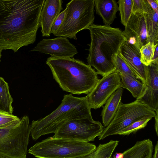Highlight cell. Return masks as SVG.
<instances>
[{
	"instance_id": "cell-5",
	"label": "cell",
	"mask_w": 158,
	"mask_h": 158,
	"mask_svg": "<svg viewBox=\"0 0 158 158\" xmlns=\"http://www.w3.org/2000/svg\"><path fill=\"white\" fill-rule=\"evenodd\" d=\"M96 148L88 142L52 136L36 143L28 153L37 158H75L89 154Z\"/></svg>"
},
{
	"instance_id": "cell-4",
	"label": "cell",
	"mask_w": 158,
	"mask_h": 158,
	"mask_svg": "<svg viewBox=\"0 0 158 158\" xmlns=\"http://www.w3.org/2000/svg\"><path fill=\"white\" fill-rule=\"evenodd\" d=\"M91 109L86 96L77 97L71 94L64 95L56 109L44 117L32 121L30 132L32 138L36 140L42 135L54 133L62 124L68 120L92 118Z\"/></svg>"
},
{
	"instance_id": "cell-11",
	"label": "cell",
	"mask_w": 158,
	"mask_h": 158,
	"mask_svg": "<svg viewBox=\"0 0 158 158\" xmlns=\"http://www.w3.org/2000/svg\"><path fill=\"white\" fill-rule=\"evenodd\" d=\"M30 51H37L60 58H73L78 53L76 47L67 38L62 37L43 39Z\"/></svg>"
},
{
	"instance_id": "cell-24",
	"label": "cell",
	"mask_w": 158,
	"mask_h": 158,
	"mask_svg": "<svg viewBox=\"0 0 158 158\" xmlns=\"http://www.w3.org/2000/svg\"><path fill=\"white\" fill-rule=\"evenodd\" d=\"M158 43L155 45L153 43L149 42L140 48L139 52L141 62L146 66L152 63L156 47Z\"/></svg>"
},
{
	"instance_id": "cell-6",
	"label": "cell",
	"mask_w": 158,
	"mask_h": 158,
	"mask_svg": "<svg viewBox=\"0 0 158 158\" xmlns=\"http://www.w3.org/2000/svg\"><path fill=\"white\" fill-rule=\"evenodd\" d=\"M94 0H72L66 5L64 20L54 36L77 40L80 31L94 24Z\"/></svg>"
},
{
	"instance_id": "cell-29",
	"label": "cell",
	"mask_w": 158,
	"mask_h": 158,
	"mask_svg": "<svg viewBox=\"0 0 158 158\" xmlns=\"http://www.w3.org/2000/svg\"><path fill=\"white\" fill-rule=\"evenodd\" d=\"M66 12L65 9L60 12L53 23L51 29V33L55 35L58 29L64 19Z\"/></svg>"
},
{
	"instance_id": "cell-35",
	"label": "cell",
	"mask_w": 158,
	"mask_h": 158,
	"mask_svg": "<svg viewBox=\"0 0 158 158\" xmlns=\"http://www.w3.org/2000/svg\"><path fill=\"white\" fill-rule=\"evenodd\" d=\"M0 158H6L3 156H2L1 155H0Z\"/></svg>"
},
{
	"instance_id": "cell-26",
	"label": "cell",
	"mask_w": 158,
	"mask_h": 158,
	"mask_svg": "<svg viewBox=\"0 0 158 158\" xmlns=\"http://www.w3.org/2000/svg\"><path fill=\"white\" fill-rule=\"evenodd\" d=\"M112 59L116 69L119 72L123 73L133 78L137 79L119 52L113 56Z\"/></svg>"
},
{
	"instance_id": "cell-33",
	"label": "cell",
	"mask_w": 158,
	"mask_h": 158,
	"mask_svg": "<svg viewBox=\"0 0 158 158\" xmlns=\"http://www.w3.org/2000/svg\"><path fill=\"white\" fill-rule=\"evenodd\" d=\"M153 158H158V141H157L155 147L154 153Z\"/></svg>"
},
{
	"instance_id": "cell-3",
	"label": "cell",
	"mask_w": 158,
	"mask_h": 158,
	"mask_svg": "<svg viewBox=\"0 0 158 158\" xmlns=\"http://www.w3.org/2000/svg\"><path fill=\"white\" fill-rule=\"evenodd\" d=\"M46 63L61 89L72 94H88L99 80L96 71L92 67L74 58L51 56Z\"/></svg>"
},
{
	"instance_id": "cell-13",
	"label": "cell",
	"mask_w": 158,
	"mask_h": 158,
	"mask_svg": "<svg viewBox=\"0 0 158 158\" xmlns=\"http://www.w3.org/2000/svg\"><path fill=\"white\" fill-rule=\"evenodd\" d=\"M146 89L144 94L138 100L149 109L156 112L158 110V64L152 63L146 66Z\"/></svg>"
},
{
	"instance_id": "cell-14",
	"label": "cell",
	"mask_w": 158,
	"mask_h": 158,
	"mask_svg": "<svg viewBox=\"0 0 158 158\" xmlns=\"http://www.w3.org/2000/svg\"><path fill=\"white\" fill-rule=\"evenodd\" d=\"M119 53L125 61L137 79L147 84L146 66L141 62L139 52L127 41L122 45Z\"/></svg>"
},
{
	"instance_id": "cell-9",
	"label": "cell",
	"mask_w": 158,
	"mask_h": 158,
	"mask_svg": "<svg viewBox=\"0 0 158 158\" xmlns=\"http://www.w3.org/2000/svg\"><path fill=\"white\" fill-rule=\"evenodd\" d=\"M104 128L101 122L92 118L72 119L62 124L53 137L89 142L101 135Z\"/></svg>"
},
{
	"instance_id": "cell-23",
	"label": "cell",
	"mask_w": 158,
	"mask_h": 158,
	"mask_svg": "<svg viewBox=\"0 0 158 158\" xmlns=\"http://www.w3.org/2000/svg\"><path fill=\"white\" fill-rule=\"evenodd\" d=\"M117 2L118 4L121 22L125 27L132 14V0H119Z\"/></svg>"
},
{
	"instance_id": "cell-8",
	"label": "cell",
	"mask_w": 158,
	"mask_h": 158,
	"mask_svg": "<svg viewBox=\"0 0 158 158\" xmlns=\"http://www.w3.org/2000/svg\"><path fill=\"white\" fill-rule=\"evenodd\" d=\"M156 114L155 111L149 109L138 99L127 104L121 102L113 119L104 128L98 136L99 139L102 140L109 136L117 135L134 122L148 115L154 118Z\"/></svg>"
},
{
	"instance_id": "cell-15",
	"label": "cell",
	"mask_w": 158,
	"mask_h": 158,
	"mask_svg": "<svg viewBox=\"0 0 158 158\" xmlns=\"http://www.w3.org/2000/svg\"><path fill=\"white\" fill-rule=\"evenodd\" d=\"M62 0H45L41 10L40 25L43 37H49L52 25L62 10Z\"/></svg>"
},
{
	"instance_id": "cell-18",
	"label": "cell",
	"mask_w": 158,
	"mask_h": 158,
	"mask_svg": "<svg viewBox=\"0 0 158 158\" xmlns=\"http://www.w3.org/2000/svg\"><path fill=\"white\" fill-rule=\"evenodd\" d=\"M153 148L149 139L138 141L122 153V158H152Z\"/></svg>"
},
{
	"instance_id": "cell-21",
	"label": "cell",
	"mask_w": 158,
	"mask_h": 158,
	"mask_svg": "<svg viewBox=\"0 0 158 158\" xmlns=\"http://www.w3.org/2000/svg\"><path fill=\"white\" fill-rule=\"evenodd\" d=\"M13 101L8 83L0 76V112L12 114Z\"/></svg>"
},
{
	"instance_id": "cell-1",
	"label": "cell",
	"mask_w": 158,
	"mask_h": 158,
	"mask_svg": "<svg viewBox=\"0 0 158 158\" xmlns=\"http://www.w3.org/2000/svg\"><path fill=\"white\" fill-rule=\"evenodd\" d=\"M45 0H0V49L14 52L33 44Z\"/></svg>"
},
{
	"instance_id": "cell-28",
	"label": "cell",
	"mask_w": 158,
	"mask_h": 158,
	"mask_svg": "<svg viewBox=\"0 0 158 158\" xmlns=\"http://www.w3.org/2000/svg\"><path fill=\"white\" fill-rule=\"evenodd\" d=\"M132 14H146L149 4L147 0H132Z\"/></svg>"
},
{
	"instance_id": "cell-20",
	"label": "cell",
	"mask_w": 158,
	"mask_h": 158,
	"mask_svg": "<svg viewBox=\"0 0 158 158\" xmlns=\"http://www.w3.org/2000/svg\"><path fill=\"white\" fill-rule=\"evenodd\" d=\"M147 31V43H158V14L149 4L148 12L144 14Z\"/></svg>"
},
{
	"instance_id": "cell-22",
	"label": "cell",
	"mask_w": 158,
	"mask_h": 158,
	"mask_svg": "<svg viewBox=\"0 0 158 158\" xmlns=\"http://www.w3.org/2000/svg\"><path fill=\"white\" fill-rule=\"evenodd\" d=\"M119 141L110 140L109 142L100 144L90 153L75 158H111Z\"/></svg>"
},
{
	"instance_id": "cell-34",
	"label": "cell",
	"mask_w": 158,
	"mask_h": 158,
	"mask_svg": "<svg viewBox=\"0 0 158 158\" xmlns=\"http://www.w3.org/2000/svg\"><path fill=\"white\" fill-rule=\"evenodd\" d=\"M2 50L0 49V61H1V58L2 56L1 53H2Z\"/></svg>"
},
{
	"instance_id": "cell-2",
	"label": "cell",
	"mask_w": 158,
	"mask_h": 158,
	"mask_svg": "<svg viewBox=\"0 0 158 158\" xmlns=\"http://www.w3.org/2000/svg\"><path fill=\"white\" fill-rule=\"evenodd\" d=\"M89 31L91 42L88 45L89 54L86 58L88 65L97 74L104 77L116 69L112 56L119 53L126 40L123 31L110 26L94 24L87 28Z\"/></svg>"
},
{
	"instance_id": "cell-32",
	"label": "cell",
	"mask_w": 158,
	"mask_h": 158,
	"mask_svg": "<svg viewBox=\"0 0 158 158\" xmlns=\"http://www.w3.org/2000/svg\"><path fill=\"white\" fill-rule=\"evenodd\" d=\"M158 110H156L155 112L156 113V116L155 117V128L156 132L157 135L158 136Z\"/></svg>"
},
{
	"instance_id": "cell-7",
	"label": "cell",
	"mask_w": 158,
	"mask_h": 158,
	"mask_svg": "<svg viewBox=\"0 0 158 158\" xmlns=\"http://www.w3.org/2000/svg\"><path fill=\"white\" fill-rule=\"evenodd\" d=\"M31 132L27 115L17 125L0 129V155L6 158H26Z\"/></svg>"
},
{
	"instance_id": "cell-10",
	"label": "cell",
	"mask_w": 158,
	"mask_h": 158,
	"mask_svg": "<svg viewBox=\"0 0 158 158\" xmlns=\"http://www.w3.org/2000/svg\"><path fill=\"white\" fill-rule=\"evenodd\" d=\"M121 85L120 76L116 69L99 79L93 89L86 96L91 108L97 109L102 106Z\"/></svg>"
},
{
	"instance_id": "cell-19",
	"label": "cell",
	"mask_w": 158,
	"mask_h": 158,
	"mask_svg": "<svg viewBox=\"0 0 158 158\" xmlns=\"http://www.w3.org/2000/svg\"><path fill=\"white\" fill-rule=\"evenodd\" d=\"M121 80V87L127 89L133 97L138 99L144 94L146 89L145 84L122 73L119 72Z\"/></svg>"
},
{
	"instance_id": "cell-31",
	"label": "cell",
	"mask_w": 158,
	"mask_h": 158,
	"mask_svg": "<svg viewBox=\"0 0 158 158\" xmlns=\"http://www.w3.org/2000/svg\"><path fill=\"white\" fill-rule=\"evenodd\" d=\"M152 63L158 64V44L155 49Z\"/></svg>"
},
{
	"instance_id": "cell-36",
	"label": "cell",
	"mask_w": 158,
	"mask_h": 158,
	"mask_svg": "<svg viewBox=\"0 0 158 158\" xmlns=\"http://www.w3.org/2000/svg\"></svg>"
},
{
	"instance_id": "cell-12",
	"label": "cell",
	"mask_w": 158,
	"mask_h": 158,
	"mask_svg": "<svg viewBox=\"0 0 158 158\" xmlns=\"http://www.w3.org/2000/svg\"><path fill=\"white\" fill-rule=\"evenodd\" d=\"M123 34L127 41L139 51L147 43V31L144 14H132Z\"/></svg>"
},
{
	"instance_id": "cell-27",
	"label": "cell",
	"mask_w": 158,
	"mask_h": 158,
	"mask_svg": "<svg viewBox=\"0 0 158 158\" xmlns=\"http://www.w3.org/2000/svg\"><path fill=\"white\" fill-rule=\"evenodd\" d=\"M20 121V119L12 114L0 112V129L17 126Z\"/></svg>"
},
{
	"instance_id": "cell-16",
	"label": "cell",
	"mask_w": 158,
	"mask_h": 158,
	"mask_svg": "<svg viewBox=\"0 0 158 158\" xmlns=\"http://www.w3.org/2000/svg\"><path fill=\"white\" fill-rule=\"evenodd\" d=\"M94 7L96 13L102 19L104 25L108 26L113 23L118 11L115 0H94Z\"/></svg>"
},
{
	"instance_id": "cell-30",
	"label": "cell",
	"mask_w": 158,
	"mask_h": 158,
	"mask_svg": "<svg viewBox=\"0 0 158 158\" xmlns=\"http://www.w3.org/2000/svg\"><path fill=\"white\" fill-rule=\"evenodd\" d=\"M151 8L158 14V0H147Z\"/></svg>"
},
{
	"instance_id": "cell-17",
	"label": "cell",
	"mask_w": 158,
	"mask_h": 158,
	"mask_svg": "<svg viewBox=\"0 0 158 158\" xmlns=\"http://www.w3.org/2000/svg\"><path fill=\"white\" fill-rule=\"evenodd\" d=\"M123 88L120 87L110 96L103 107L101 113L102 121L106 127L113 119L121 102Z\"/></svg>"
},
{
	"instance_id": "cell-25",
	"label": "cell",
	"mask_w": 158,
	"mask_h": 158,
	"mask_svg": "<svg viewBox=\"0 0 158 158\" xmlns=\"http://www.w3.org/2000/svg\"><path fill=\"white\" fill-rule=\"evenodd\" d=\"M153 118H154L153 116L148 115L136 120L124 128L118 133L117 135H128L135 132L138 130L144 128L147 126L148 123Z\"/></svg>"
}]
</instances>
